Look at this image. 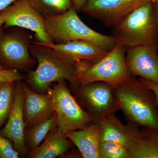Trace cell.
Returning a JSON list of instances; mask_svg holds the SVG:
<instances>
[{"label":"cell","instance_id":"7","mask_svg":"<svg viewBox=\"0 0 158 158\" xmlns=\"http://www.w3.org/2000/svg\"><path fill=\"white\" fill-rule=\"evenodd\" d=\"M46 93L52 98L53 108L56 114L57 127L62 132L85 128L94 120L72 95L65 80L57 81Z\"/></svg>","mask_w":158,"mask_h":158},{"label":"cell","instance_id":"29","mask_svg":"<svg viewBox=\"0 0 158 158\" xmlns=\"http://www.w3.org/2000/svg\"><path fill=\"white\" fill-rule=\"evenodd\" d=\"M156 5L158 8V0H152Z\"/></svg>","mask_w":158,"mask_h":158},{"label":"cell","instance_id":"17","mask_svg":"<svg viewBox=\"0 0 158 158\" xmlns=\"http://www.w3.org/2000/svg\"><path fill=\"white\" fill-rule=\"evenodd\" d=\"M74 145L65 133L57 126L49 132L41 144L27 154L30 158H55L63 156Z\"/></svg>","mask_w":158,"mask_h":158},{"label":"cell","instance_id":"15","mask_svg":"<svg viewBox=\"0 0 158 158\" xmlns=\"http://www.w3.org/2000/svg\"><path fill=\"white\" fill-rule=\"evenodd\" d=\"M38 43L54 49L74 64L81 61L97 62L109 52L98 44L86 40H75L62 44Z\"/></svg>","mask_w":158,"mask_h":158},{"label":"cell","instance_id":"22","mask_svg":"<svg viewBox=\"0 0 158 158\" xmlns=\"http://www.w3.org/2000/svg\"><path fill=\"white\" fill-rule=\"evenodd\" d=\"M98 155L99 158H130L127 148L112 141L99 142Z\"/></svg>","mask_w":158,"mask_h":158},{"label":"cell","instance_id":"3","mask_svg":"<svg viewBox=\"0 0 158 158\" xmlns=\"http://www.w3.org/2000/svg\"><path fill=\"white\" fill-rule=\"evenodd\" d=\"M112 28V36L127 50L140 46H158L157 6L149 1Z\"/></svg>","mask_w":158,"mask_h":158},{"label":"cell","instance_id":"6","mask_svg":"<svg viewBox=\"0 0 158 158\" xmlns=\"http://www.w3.org/2000/svg\"><path fill=\"white\" fill-rule=\"evenodd\" d=\"M29 31L18 27L0 28V64L5 69L29 72L34 67L35 59L30 52L33 40Z\"/></svg>","mask_w":158,"mask_h":158},{"label":"cell","instance_id":"11","mask_svg":"<svg viewBox=\"0 0 158 158\" xmlns=\"http://www.w3.org/2000/svg\"><path fill=\"white\" fill-rule=\"evenodd\" d=\"M125 61L131 76L158 84V46H140L128 49Z\"/></svg>","mask_w":158,"mask_h":158},{"label":"cell","instance_id":"13","mask_svg":"<svg viewBox=\"0 0 158 158\" xmlns=\"http://www.w3.org/2000/svg\"><path fill=\"white\" fill-rule=\"evenodd\" d=\"M125 131L130 158H158V127L140 129L127 123Z\"/></svg>","mask_w":158,"mask_h":158},{"label":"cell","instance_id":"10","mask_svg":"<svg viewBox=\"0 0 158 158\" xmlns=\"http://www.w3.org/2000/svg\"><path fill=\"white\" fill-rule=\"evenodd\" d=\"M152 0H88L82 9L85 14L113 28L131 12Z\"/></svg>","mask_w":158,"mask_h":158},{"label":"cell","instance_id":"1","mask_svg":"<svg viewBox=\"0 0 158 158\" xmlns=\"http://www.w3.org/2000/svg\"><path fill=\"white\" fill-rule=\"evenodd\" d=\"M127 123L138 127H158L155 95L139 78L131 76L114 88Z\"/></svg>","mask_w":158,"mask_h":158},{"label":"cell","instance_id":"2","mask_svg":"<svg viewBox=\"0 0 158 158\" xmlns=\"http://www.w3.org/2000/svg\"><path fill=\"white\" fill-rule=\"evenodd\" d=\"M30 52L38 62L36 69L30 71L28 75L32 90L46 93L52 83L62 79L68 81L75 89L78 87L74 64L54 49L33 40Z\"/></svg>","mask_w":158,"mask_h":158},{"label":"cell","instance_id":"28","mask_svg":"<svg viewBox=\"0 0 158 158\" xmlns=\"http://www.w3.org/2000/svg\"><path fill=\"white\" fill-rule=\"evenodd\" d=\"M5 22V17L2 11H0V28L4 25Z\"/></svg>","mask_w":158,"mask_h":158},{"label":"cell","instance_id":"27","mask_svg":"<svg viewBox=\"0 0 158 158\" xmlns=\"http://www.w3.org/2000/svg\"><path fill=\"white\" fill-rule=\"evenodd\" d=\"M15 1V0H0V11L6 9Z\"/></svg>","mask_w":158,"mask_h":158},{"label":"cell","instance_id":"25","mask_svg":"<svg viewBox=\"0 0 158 158\" xmlns=\"http://www.w3.org/2000/svg\"><path fill=\"white\" fill-rule=\"evenodd\" d=\"M138 78L140 79L141 81L143 82L147 87H148L149 89L152 90L154 94L155 95L157 103L158 106V84L151 81H148V80L141 78L138 77Z\"/></svg>","mask_w":158,"mask_h":158},{"label":"cell","instance_id":"8","mask_svg":"<svg viewBox=\"0 0 158 158\" xmlns=\"http://www.w3.org/2000/svg\"><path fill=\"white\" fill-rule=\"evenodd\" d=\"M75 89L79 100L94 120L115 114L120 110L114 88L107 83L91 82L79 85Z\"/></svg>","mask_w":158,"mask_h":158},{"label":"cell","instance_id":"9","mask_svg":"<svg viewBox=\"0 0 158 158\" xmlns=\"http://www.w3.org/2000/svg\"><path fill=\"white\" fill-rule=\"evenodd\" d=\"M5 17L4 29L18 27L35 34L37 42L54 43L45 31V17L36 10L29 0H15L1 11Z\"/></svg>","mask_w":158,"mask_h":158},{"label":"cell","instance_id":"16","mask_svg":"<svg viewBox=\"0 0 158 158\" xmlns=\"http://www.w3.org/2000/svg\"><path fill=\"white\" fill-rule=\"evenodd\" d=\"M101 127L98 120H94L82 129L65 133L77 148L82 157L99 158L98 145Z\"/></svg>","mask_w":158,"mask_h":158},{"label":"cell","instance_id":"18","mask_svg":"<svg viewBox=\"0 0 158 158\" xmlns=\"http://www.w3.org/2000/svg\"><path fill=\"white\" fill-rule=\"evenodd\" d=\"M101 127L100 142L112 141L127 147V137L124 125L115 115L111 114L98 120Z\"/></svg>","mask_w":158,"mask_h":158},{"label":"cell","instance_id":"5","mask_svg":"<svg viewBox=\"0 0 158 158\" xmlns=\"http://www.w3.org/2000/svg\"><path fill=\"white\" fill-rule=\"evenodd\" d=\"M127 49L121 44L116 45L97 62L81 61L74 64L79 85L102 81L113 88L131 77L125 61Z\"/></svg>","mask_w":158,"mask_h":158},{"label":"cell","instance_id":"19","mask_svg":"<svg viewBox=\"0 0 158 158\" xmlns=\"http://www.w3.org/2000/svg\"><path fill=\"white\" fill-rule=\"evenodd\" d=\"M57 126V116L55 113L48 119L26 127L25 141L27 154L38 147L49 132Z\"/></svg>","mask_w":158,"mask_h":158},{"label":"cell","instance_id":"30","mask_svg":"<svg viewBox=\"0 0 158 158\" xmlns=\"http://www.w3.org/2000/svg\"><path fill=\"white\" fill-rule=\"evenodd\" d=\"M4 69V67H3V66L0 64V70H2V69Z\"/></svg>","mask_w":158,"mask_h":158},{"label":"cell","instance_id":"14","mask_svg":"<svg viewBox=\"0 0 158 158\" xmlns=\"http://www.w3.org/2000/svg\"><path fill=\"white\" fill-rule=\"evenodd\" d=\"M23 96V117L26 127L50 118L55 114L51 97L38 93L22 83Z\"/></svg>","mask_w":158,"mask_h":158},{"label":"cell","instance_id":"24","mask_svg":"<svg viewBox=\"0 0 158 158\" xmlns=\"http://www.w3.org/2000/svg\"><path fill=\"white\" fill-rule=\"evenodd\" d=\"M23 78L20 72L16 69H4L0 70V83L20 82Z\"/></svg>","mask_w":158,"mask_h":158},{"label":"cell","instance_id":"12","mask_svg":"<svg viewBox=\"0 0 158 158\" xmlns=\"http://www.w3.org/2000/svg\"><path fill=\"white\" fill-rule=\"evenodd\" d=\"M23 107V96L20 81L16 84L13 105L6 124L0 129V134L11 140L20 156H26L27 152L25 141L26 126Z\"/></svg>","mask_w":158,"mask_h":158},{"label":"cell","instance_id":"21","mask_svg":"<svg viewBox=\"0 0 158 158\" xmlns=\"http://www.w3.org/2000/svg\"><path fill=\"white\" fill-rule=\"evenodd\" d=\"M17 83H0V129L6 124L10 114Z\"/></svg>","mask_w":158,"mask_h":158},{"label":"cell","instance_id":"23","mask_svg":"<svg viewBox=\"0 0 158 158\" xmlns=\"http://www.w3.org/2000/svg\"><path fill=\"white\" fill-rule=\"evenodd\" d=\"M19 156L11 140L0 134V158H18Z\"/></svg>","mask_w":158,"mask_h":158},{"label":"cell","instance_id":"26","mask_svg":"<svg viewBox=\"0 0 158 158\" xmlns=\"http://www.w3.org/2000/svg\"><path fill=\"white\" fill-rule=\"evenodd\" d=\"M88 0H72L73 6L77 12L82 11Z\"/></svg>","mask_w":158,"mask_h":158},{"label":"cell","instance_id":"4","mask_svg":"<svg viewBox=\"0 0 158 158\" xmlns=\"http://www.w3.org/2000/svg\"><path fill=\"white\" fill-rule=\"evenodd\" d=\"M44 27L47 34L54 43L86 40L108 51L117 44L112 35L99 33L85 24L73 6L63 14L45 17Z\"/></svg>","mask_w":158,"mask_h":158},{"label":"cell","instance_id":"20","mask_svg":"<svg viewBox=\"0 0 158 158\" xmlns=\"http://www.w3.org/2000/svg\"><path fill=\"white\" fill-rule=\"evenodd\" d=\"M31 5L44 17L65 13L73 6L72 0H29Z\"/></svg>","mask_w":158,"mask_h":158}]
</instances>
